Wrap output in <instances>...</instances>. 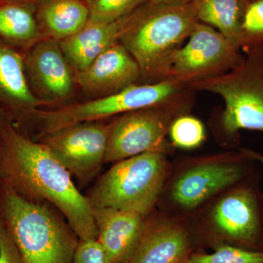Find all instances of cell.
I'll list each match as a JSON object with an SVG mask.
<instances>
[{"label":"cell","mask_w":263,"mask_h":263,"mask_svg":"<svg viewBox=\"0 0 263 263\" xmlns=\"http://www.w3.org/2000/svg\"><path fill=\"white\" fill-rule=\"evenodd\" d=\"M1 181L21 196L57 209L79 240L98 239L92 208L72 175L41 142L33 141L13 123L0 134Z\"/></svg>","instance_id":"obj_1"},{"label":"cell","mask_w":263,"mask_h":263,"mask_svg":"<svg viewBox=\"0 0 263 263\" xmlns=\"http://www.w3.org/2000/svg\"><path fill=\"white\" fill-rule=\"evenodd\" d=\"M255 163L238 148L179 157L171 162L156 209L187 219L222 192L258 175Z\"/></svg>","instance_id":"obj_2"},{"label":"cell","mask_w":263,"mask_h":263,"mask_svg":"<svg viewBox=\"0 0 263 263\" xmlns=\"http://www.w3.org/2000/svg\"><path fill=\"white\" fill-rule=\"evenodd\" d=\"M197 22L195 1L165 4L150 0L125 16L119 43L139 65L141 81L158 82L167 77L175 52Z\"/></svg>","instance_id":"obj_3"},{"label":"cell","mask_w":263,"mask_h":263,"mask_svg":"<svg viewBox=\"0 0 263 263\" xmlns=\"http://www.w3.org/2000/svg\"><path fill=\"white\" fill-rule=\"evenodd\" d=\"M259 175L214 197L186 219L195 252L231 245L263 252Z\"/></svg>","instance_id":"obj_4"},{"label":"cell","mask_w":263,"mask_h":263,"mask_svg":"<svg viewBox=\"0 0 263 263\" xmlns=\"http://www.w3.org/2000/svg\"><path fill=\"white\" fill-rule=\"evenodd\" d=\"M186 86L219 95L224 101L223 110L209 122L221 146L237 149L241 130L263 134V47L245 52L241 62L229 72Z\"/></svg>","instance_id":"obj_5"},{"label":"cell","mask_w":263,"mask_h":263,"mask_svg":"<svg viewBox=\"0 0 263 263\" xmlns=\"http://www.w3.org/2000/svg\"><path fill=\"white\" fill-rule=\"evenodd\" d=\"M0 217L22 263H72L79 238L63 215L46 202L21 196L0 182Z\"/></svg>","instance_id":"obj_6"},{"label":"cell","mask_w":263,"mask_h":263,"mask_svg":"<svg viewBox=\"0 0 263 263\" xmlns=\"http://www.w3.org/2000/svg\"><path fill=\"white\" fill-rule=\"evenodd\" d=\"M168 157L150 152L115 162L86 195L91 208H111L149 215L157 208L171 171Z\"/></svg>","instance_id":"obj_7"},{"label":"cell","mask_w":263,"mask_h":263,"mask_svg":"<svg viewBox=\"0 0 263 263\" xmlns=\"http://www.w3.org/2000/svg\"><path fill=\"white\" fill-rule=\"evenodd\" d=\"M194 92L189 89L167 103L114 117L109 123L105 163L150 152L174 154L176 148L167 138L170 127L176 118L190 114Z\"/></svg>","instance_id":"obj_8"},{"label":"cell","mask_w":263,"mask_h":263,"mask_svg":"<svg viewBox=\"0 0 263 263\" xmlns=\"http://www.w3.org/2000/svg\"><path fill=\"white\" fill-rule=\"evenodd\" d=\"M190 89L165 79L150 84H135L96 100L62 105L53 110H38L32 119L39 123L43 135L61 130L81 123L104 121L110 117L167 103Z\"/></svg>","instance_id":"obj_9"},{"label":"cell","mask_w":263,"mask_h":263,"mask_svg":"<svg viewBox=\"0 0 263 263\" xmlns=\"http://www.w3.org/2000/svg\"><path fill=\"white\" fill-rule=\"evenodd\" d=\"M240 51L216 29L197 22L186 44L175 52L166 79L187 86L223 75L241 62Z\"/></svg>","instance_id":"obj_10"},{"label":"cell","mask_w":263,"mask_h":263,"mask_svg":"<svg viewBox=\"0 0 263 263\" xmlns=\"http://www.w3.org/2000/svg\"><path fill=\"white\" fill-rule=\"evenodd\" d=\"M108 131L109 123L104 121L84 122L42 135L40 142L80 184H86L105 164Z\"/></svg>","instance_id":"obj_11"},{"label":"cell","mask_w":263,"mask_h":263,"mask_svg":"<svg viewBox=\"0 0 263 263\" xmlns=\"http://www.w3.org/2000/svg\"><path fill=\"white\" fill-rule=\"evenodd\" d=\"M24 68L31 91L43 105L65 103L73 94L74 72L58 41L42 39L27 50Z\"/></svg>","instance_id":"obj_12"},{"label":"cell","mask_w":263,"mask_h":263,"mask_svg":"<svg viewBox=\"0 0 263 263\" xmlns=\"http://www.w3.org/2000/svg\"><path fill=\"white\" fill-rule=\"evenodd\" d=\"M195 252L186 219L156 209L147 216L141 239L124 263H187Z\"/></svg>","instance_id":"obj_13"},{"label":"cell","mask_w":263,"mask_h":263,"mask_svg":"<svg viewBox=\"0 0 263 263\" xmlns=\"http://www.w3.org/2000/svg\"><path fill=\"white\" fill-rule=\"evenodd\" d=\"M76 85L100 96L122 91L141 80L139 65L119 42L100 55L85 70L74 72Z\"/></svg>","instance_id":"obj_14"},{"label":"cell","mask_w":263,"mask_h":263,"mask_svg":"<svg viewBox=\"0 0 263 263\" xmlns=\"http://www.w3.org/2000/svg\"><path fill=\"white\" fill-rule=\"evenodd\" d=\"M41 105L27 81L24 52L0 40V108L18 127Z\"/></svg>","instance_id":"obj_15"},{"label":"cell","mask_w":263,"mask_h":263,"mask_svg":"<svg viewBox=\"0 0 263 263\" xmlns=\"http://www.w3.org/2000/svg\"><path fill=\"white\" fill-rule=\"evenodd\" d=\"M92 214L107 263L125 262L141 239L148 216L111 208H92Z\"/></svg>","instance_id":"obj_16"},{"label":"cell","mask_w":263,"mask_h":263,"mask_svg":"<svg viewBox=\"0 0 263 263\" xmlns=\"http://www.w3.org/2000/svg\"><path fill=\"white\" fill-rule=\"evenodd\" d=\"M124 18L86 25L80 32L60 41V47L73 72L87 68L103 52L119 42Z\"/></svg>","instance_id":"obj_17"},{"label":"cell","mask_w":263,"mask_h":263,"mask_svg":"<svg viewBox=\"0 0 263 263\" xmlns=\"http://www.w3.org/2000/svg\"><path fill=\"white\" fill-rule=\"evenodd\" d=\"M36 17L42 39L60 42L84 28L89 6L80 0H43L37 5Z\"/></svg>","instance_id":"obj_18"},{"label":"cell","mask_w":263,"mask_h":263,"mask_svg":"<svg viewBox=\"0 0 263 263\" xmlns=\"http://www.w3.org/2000/svg\"><path fill=\"white\" fill-rule=\"evenodd\" d=\"M37 6L15 1H0V40L25 53L42 40Z\"/></svg>","instance_id":"obj_19"},{"label":"cell","mask_w":263,"mask_h":263,"mask_svg":"<svg viewBox=\"0 0 263 263\" xmlns=\"http://www.w3.org/2000/svg\"><path fill=\"white\" fill-rule=\"evenodd\" d=\"M249 2V0H195L197 20L216 29L240 51V28Z\"/></svg>","instance_id":"obj_20"},{"label":"cell","mask_w":263,"mask_h":263,"mask_svg":"<svg viewBox=\"0 0 263 263\" xmlns=\"http://www.w3.org/2000/svg\"><path fill=\"white\" fill-rule=\"evenodd\" d=\"M168 136L175 148L185 150L199 148L206 140L203 123L190 114L175 119L170 127Z\"/></svg>","instance_id":"obj_21"},{"label":"cell","mask_w":263,"mask_h":263,"mask_svg":"<svg viewBox=\"0 0 263 263\" xmlns=\"http://www.w3.org/2000/svg\"><path fill=\"white\" fill-rule=\"evenodd\" d=\"M150 0H93L86 25L111 23L130 14Z\"/></svg>","instance_id":"obj_22"},{"label":"cell","mask_w":263,"mask_h":263,"mask_svg":"<svg viewBox=\"0 0 263 263\" xmlns=\"http://www.w3.org/2000/svg\"><path fill=\"white\" fill-rule=\"evenodd\" d=\"M212 253L197 251L190 256L187 263H263L262 251L249 250L231 245H220Z\"/></svg>","instance_id":"obj_23"},{"label":"cell","mask_w":263,"mask_h":263,"mask_svg":"<svg viewBox=\"0 0 263 263\" xmlns=\"http://www.w3.org/2000/svg\"><path fill=\"white\" fill-rule=\"evenodd\" d=\"M263 47V0H251L240 28V49L246 52Z\"/></svg>","instance_id":"obj_24"},{"label":"cell","mask_w":263,"mask_h":263,"mask_svg":"<svg viewBox=\"0 0 263 263\" xmlns=\"http://www.w3.org/2000/svg\"><path fill=\"white\" fill-rule=\"evenodd\" d=\"M72 263H107L106 254L98 239L79 240Z\"/></svg>","instance_id":"obj_25"},{"label":"cell","mask_w":263,"mask_h":263,"mask_svg":"<svg viewBox=\"0 0 263 263\" xmlns=\"http://www.w3.org/2000/svg\"><path fill=\"white\" fill-rule=\"evenodd\" d=\"M0 263H22L18 249L5 224H0Z\"/></svg>","instance_id":"obj_26"},{"label":"cell","mask_w":263,"mask_h":263,"mask_svg":"<svg viewBox=\"0 0 263 263\" xmlns=\"http://www.w3.org/2000/svg\"><path fill=\"white\" fill-rule=\"evenodd\" d=\"M238 148H239L241 152H243L249 158L255 161L256 162H258V163L262 164L263 167L262 154L256 152V151L253 149H251V148H245V147H238Z\"/></svg>","instance_id":"obj_27"},{"label":"cell","mask_w":263,"mask_h":263,"mask_svg":"<svg viewBox=\"0 0 263 263\" xmlns=\"http://www.w3.org/2000/svg\"><path fill=\"white\" fill-rule=\"evenodd\" d=\"M10 123H13V122H12L9 115L3 108H0V134Z\"/></svg>","instance_id":"obj_28"},{"label":"cell","mask_w":263,"mask_h":263,"mask_svg":"<svg viewBox=\"0 0 263 263\" xmlns=\"http://www.w3.org/2000/svg\"><path fill=\"white\" fill-rule=\"evenodd\" d=\"M158 3H165V4H187L193 3L195 0H151Z\"/></svg>","instance_id":"obj_29"},{"label":"cell","mask_w":263,"mask_h":263,"mask_svg":"<svg viewBox=\"0 0 263 263\" xmlns=\"http://www.w3.org/2000/svg\"><path fill=\"white\" fill-rule=\"evenodd\" d=\"M0 1H15L19 2V3H27L33 5H37L43 2V0H0Z\"/></svg>","instance_id":"obj_30"},{"label":"cell","mask_w":263,"mask_h":263,"mask_svg":"<svg viewBox=\"0 0 263 263\" xmlns=\"http://www.w3.org/2000/svg\"><path fill=\"white\" fill-rule=\"evenodd\" d=\"M80 1L82 2V3H85V4L87 5L88 6H89V5L91 4V2H92L93 0H80Z\"/></svg>","instance_id":"obj_31"},{"label":"cell","mask_w":263,"mask_h":263,"mask_svg":"<svg viewBox=\"0 0 263 263\" xmlns=\"http://www.w3.org/2000/svg\"><path fill=\"white\" fill-rule=\"evenodd\" d=\"M1 151H2L1 141H0V161H1ZM0 182H1V176H0ZM0 224H2L1 217H0Z\"/></svg>","instance_id":"obj_32"},{"label":"cell","mask_w":263,"mask_h":263,"mask_svg":"<svg viewBox=\"0 0 263 263\" xmlns=\"http://www.w3.org/2000/svg\"><path fill=\"white\" fill-rule=\"evenodd\" d=\"M249 1H251V0H249Z\"/></svg>","instance_id":"obj_33"}]
</instances>
